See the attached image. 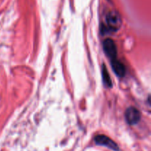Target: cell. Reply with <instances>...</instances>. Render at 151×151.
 <instances>
[{
    "mask_svg": "<svg viewBox=\"0 0 151 151\" xmlns=\"http://www.w3.org/2000/svg\"><path fill=\"white\" fill-rule=\"evenodd\" d=\"M106 23L110 30H118L122 25V19L116 11H111L106 16Z\"/></svg>",
    "mask_w": 151,
    "mask_h": 151,
    "instance_id": "cell-1",
    "label": "cell"
},
{
    "mask_svg": "<svg viewBox=\"0 0 151 151\" xmlns=\"http://www.w3.org/2000/svg\"><path fill=\"white\" fill-rule=\"evenodd\" d=\"M94 141L97 144L106 147L109 149L114 151H119V147L112 139L105 135H98L94 138Z\"/></svg>",
    "mask_w": 151,
    "mask_h": 151,
    "instance_id": "cell-2",
    "label": "cell"
},
{
    "mask_svg": "<svg viewBox=\"0 0 151 151\" xmlns=\"http://www.w3.org/2000/svg\"><path fill=\"white\" fill-rule=\"evenodd\" d=\"M125 120L131 125L137 124L140 120V112L134 107H130L126 110L125 113Z\"/></svg>",
    "mask_w": 151,
    "mask_h": 151,
    "instance_id": "cell-3",
    "label": "cell"
},
{
    "mask_svg": "<svg viewBox=\"0 0 151 151\" xmlns=\"http://www.w3.org/2000/svg\"><path fill=\"white\" fill-rule=\"evenodd\" d=\"M103 49H104L106 54L109 56V59H111V60L116 59L117 49H116V46L113 40L111 38H107L103 42Z\"/></svg>",
    "mask_w": 151,
    "mask_h": 151,
    "instance_id": "cell-4",
    "label": "cell"
},
{
    "mask_svg": "<svg viewBox=\"0 0 151 151\" xmlns=\"http://www.w3.org/2000/svg\"><path fill=\"white\" fill-rule=\"evenodd\" d=\"M111 67L114 72L118 76L122 77L125 75V73H126L125 67L120 61L118 60L117 59H114L111 60Z\"/></svg>",
    "mask_w": 151,
    "mask_h": 151,
    "instance_id": "cell-5",
    "label": "cell"
},
{
    "mask_svg": "<svg viewBox=\"0 0 151 151\" xmlns=\"http://www.w3.org/2000/svg\"><path fill=\"white\" fill-rule=\"evenodd\" d=\"M102 76H103V82H104L105 85L107 86L108 87H111L112 86V82L111 79L110 78V76H109V72L107 70V68H106V65H103V69H102Z\"/></svg>",
    "mask_w": 151,
    "mask_h": 151,
    "instance_id": "cell-6",
    "label": "cell"
}]
</instances>
